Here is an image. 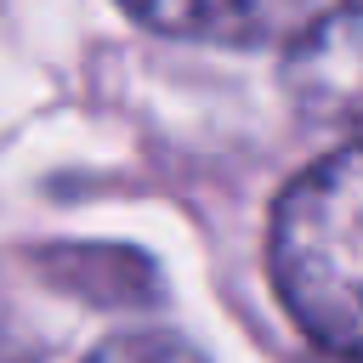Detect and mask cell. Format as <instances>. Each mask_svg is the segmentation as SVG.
Masks as SVG:
<instances>
[{
  "label": "cell",
  "mask_w": 363,
  "mask_h": 363,
  "mask_svg": "<svg viewBox=\"0 0 363 363\" xmlns=\"http://www.w3.org/2000/svg\"><path fill=\"white\" fill-rule=\"evenodd\" d=\"M91 363H204V357L170 335H125V340H108Z\"/></svg>",
  "instance_id": "obj_4"
},
{
  "label": "cell",
  "mask_w": 363,
  "mask_h": 363,
  "mask_svg": "<svg viewBox=\"0 0 363 363\" xmlns=\"http://www.w3.org/2000/svg\"><path fill=\"white\" fill-rule=\"evenodd\" d=\"M284 85L306 113L329 125H363V0H340L289 34Z\"/></svg>",
  "instance_id": "obj_2"
},
{
  "label": "cell",
  "mask_w": 363,
  "mask_h": 363,
  "mask_svg": "<svg viewBox=\"0 0 363 363\" xmlns=\"http://www.w3.org/2000/svg\"><path fill=\"white\" fill-rule=\"evenodd\" d=\"M0 363H34L23 346H11V340H0Z\"/></svg>",
  "instance_id": "obj_5"
},
{
  "label": "cell",
  "mask_w": 363,
  "mask_h": 363,
  "mask_svg": "<svg viewBox=\"0 0 363 363\" xmlns=\"http://www.w3.org/2000/svg\"><path fill=\"white\" fill-rule=\"evenodd\" d=\"M267 261L306 340L363 363V142L335 147L284 187Z\"/></svg>",
  "instance_id": "obj_1"
},
{
  "label": "cell",
  "mask_w": 363,
  "mask_h": 363,
  "mask_svg": "<svg viewBox=\"0 0 363 363\" xmlns=\"http://www.w3.org/2000/svg\"><path fill=\"white\" fill-rule=\"evenodd\" d=\"M119 6L159 34L204 45H272L312 17V0H119Z\"/></svg>",
  "instance_id": "obj_3"
}]
</instances>
